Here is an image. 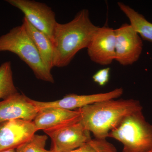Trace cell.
I'll list each match as a JSON object with an SVG mask.
<instances>
[{
    "label": "cell",
    "instance_id": "6da1fadb",
    "mask_svg": "<svg viewBox=\"0 0 152 152\" xmlns=\"http://www.w3.org/2000/svg\"><path fill=\"white\" fill-rule=\"evenodd\" d=\"M99 27L94 24L88 10L83 9L66 23H57L53 34V67L67 66L81 50L87 48Z\"/></svg>",
    "mask_w": 152,
    "mask_h": 152
},
{
    "label": "cell",
    "instance_id": "7a4b0ae2",
    "mask_svg": "<svg viewBox=\"0 0 152 152\" xmlns=\"http://www.w3.org/2000/svg\"><path fill=\"white\" fill-rule=\"evenodd\" d=\"M81 122L95 138L106 139L124 117L142 110L139 101L115 99L99 102L78 109Z\"/></svg>",
    "mask_w": 152,
    "mask_h": 152
},
{
    "label": "cell",
    "instance_id": "3957f363",
    "mask_svg": "<svg viewBox=\"0 0 152 152\" xmlns=\"http://www.w3.org/2000/svg\"><path fill=\"white\" fill-rule=\"evenodd\" d=\"M5 51L18 56L29 67L37 78L54 83L51 71L45 66L23 25L12 28L9 32L0 37V53Z\"/></svg>",
    "mask_w": 152,
    "mask_h": 152
},
{
    "label": "cell",
    "instance_id": "277c9868",
    "mask_svg": "<svg viewBox=\"0 0 152 152\" xmlns=\"http://www.w3.org/2000/svg\"><path fill=\"white\" fill-rule=\"evenodd\" d=\"M108 137L121 142L123 152H152V125L145 119L142 110L124 117Z\"/></svg>",
    "mask_w": 152,
    "mask_h": 152
},
{
    "label": "cell",
    "instance_id": "5b68a950",
    "mask_svg": "<svg viewBox=\"0 0 152 152\" xmlns=\"http://www.w3.org/2000/svg\"><path fill=\"white\" fill-rule=\"evenodd\" d=\"M7 2L20 10L24 18L36 29L52 41L57 22L56 14L44 3L31 0H7Z\"/></svg>",
    "mask_w": 152,
    "mask_h": 152
},
{
    "label": "cell",
    "instance_id": "8992f818",
    "mask_svg": "<svg viewBox=\"0 0 152 152\" xmlns=\"http://www.w3.org/2000/svg\"><path fill=\"white\" fill-rule=\"evenodd\" d=\"M44 132L51 139L52 152L75 149L92 140L90 131L86 129L80 120L73 124Z\"/></svg>",
    "mask_w": 152,
    "mask_h": 152
},
{
    "label": "cell",
    "instance_id": "52a82bcc",
    "mask_svg": "<svg viewBox=\"0 0 152 152\" xmlns=\"http://www.w3.org/2000/svg\"><path fill=\"white\" fill-rule=\"evenodd\" d=\"M115 61L121 65H132L140 58L143 50L142 39L130 24L115 29Z\"/></svg>",
    "mask_w": 152,
    "mask_h": 152
},
{
    "label": "cell",
    "instance_id": "ba28073f",
    "mask_svg": "<svg viewBox=\"0 0 152 152\" xmlns=\"http://www.w3.org/2000/svg\"><path fill=\"white\" fill-rule=\"evenodd\" d=\"M90 59L102 66L110 64L115 59V29L108 26L99 27L87 48Z\"/></svg>",
    "mask_w": 152,
    "mask_h": 152
},
{
    "label": "cell",
    "instance_id": "9c48e42d",
    "mask_svg": "<svg viewBox=\"0 0 152 152\" xmlns=\"http://www.w3.org/2000/svg\"><path fill=\"white\" fill-rule=\"evenodd\" d=\"M38 131L33 121L16 119L0 123V151L16 149Z\"/></svg>",
    "mask_w": 152,
    "mask_h": 152
},
{
    "label": "cell",
    "instance_id": "30bf717a",
    "mask_svg": "<svg viewBox=\"0 0 152 152\" xmlns=\"http://www.w3.org/2000/svg\"><path fill=\"white\" fill-rule=\"evenodd\" d=\"M124 90L122 88H119L108 92L93 94L79 95L69 94L61 99L53 102H40L32 99L31 102L39 110L50 107H58L74 110L95 103L117 99L122 96Z\"/></svg>",
    "mask_w": 152,
    "mask_h": 152
},
{
    "label": "cell",
    "instance_id": "8fae6325",
    "mask_svg": "<svg viewBox=\"0 0 152 152\" xmlns=\"http://www.w3.org/2000/svg\"><path fill=\"white\" fill-rule=\"evenodd\" d=\"M39 111L31 99L18 93L0 101V123L16 119L33 121Z\"/></svg>",
    "mask_w": 152,
    "mask_h": 152
},
{
    "label": "cell",
    "instance_id": "7c38bea8",
    "mask_svg": "<svg viewBox=\"0 0 152 152\" xmlns=\"http://www.w3.org/2000/svg\"><path fill=\"white\" fill-rule=\"evenodd\" d=\"M80 118V113L78 110L50 107L39 110L33 122L38 130L45 131L73 124Z\"/></svg>",
    "mask_w": 152,
    "mask_h": 152
},
{
    "label": "cell",
    "instance_id": "4fadbf2b",
    "mask_svg": "<svg viewBox=\"0 0 152 152\" xmlns=\"http://www.w3.org/2000/svg\"><path fill=\"white\" fill-rule=\"evenodd\" d=\"M37 50L42 61L49 70L53 67V46L52 41L43 33L34 27L24 17L23 24Z\"/></svg>",
    "mask_w": 152,
    "mask_h": 152
},
{
    "label": "cell",
    "instance_id": "5bb4252c",
    "mask_svg": "<svg viewBox=\"0 0 152 152\" xmlns=\"http://www.w3.org/2000/svg\"><path fill=\"white\" fill-rule=\"evenodd\" d=\"M121 10L130 21V24L140 36L142 39L152 42V23L142 14L122 2L118 3Z\"/></svg>",
    "mask_w": 152,
    "mask_h": 152
},
{
    "label": "cell",
    "instance_id": "9a60e30c",
    "mask_svg": "<svg viewBox=\"0 0 152 152\" xmlns=\"http://www.w3.org/2000/svg\"><path fill=\"white\" fill-rule=\"evenodd\" d=\"M14 84L10 61L0 66V99H6L18 93Z\"/></svg>",
    "mask_w": 152,
    "mask_h": 152
},
{
    "label": "cell",
    "instance_id": "2e32d148",
    "mask_svg": "<svg viewBox=\"0 0 152 152\" xmlns=\"http://www.w3.org/2000/svg\"><path fill=\"white\" fill-rule=\"evenodd\" d=\"M65 152H117V150L106 139L95 138L77 148Z\"/></svg>",
    "mask_w": 152,
    "mask_h": 152
},
{
    "label": "cell",
    "instance_id": "e0dca14e",
    "mask_svg": "<svg viewBox=\"0 0 152 152\" xmlns=\"http://www.w3.org/2000/svg\"><path fill=\"white\" fill-rule=\"evenodd\" d=\"M48 138L45 135L35 134L27 141L17 148L16 152H52L45 148Z\"/></svg>",
    "mask_w": 152,
    "mask_h": 152
},
{
    "label": "cell",
    "instance_id": "ac0fdd59",
    "mask_svg": "<svg viewBox=\"0 0 152 152\" xmlns=\"http://www.w3.org/2000/svg\"><path fill=\"white\" fill-rule=\"evenodd\" d=\"M110 71V68L107 67L97 71L93 76L94 82L101 86H105L109 82Z\"/></svg>",
    "mask_w": 152,
    "mask_h": 152
},
{
    "label": "cell",
    "instance_id": "d6986e66",
    "mask_svg": "<svg viewBox=\"0 0 152 152\" xmlns=\"http://www.w3.org/2000/svg\"><path fill=\"white\" fill-rule=\"evenodd\" d=\"M0 152H16L15 149H9L0 151Z\"/></svg>",
    "mask_w": 152,
    "mask_h": 152
}]
</instances>
